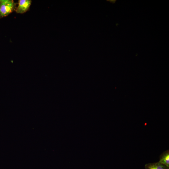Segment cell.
<instances>
[{"label":"cell","instance_id":"obj_4","mask_svg":"<svg viewBox=\"0 0 169 169\" xmlns=\"http://www.w3.org/2000/svg\"><path fill=\"white\" fill-rule=\"evenodd\" d=\"M159 162L169 167V151H166L163 152L160 156Z\"/></svg>","mask_w":169,"mask_h":169},{"label":"cell","instance_id":"obj_2","mask_svg":"<svg viewBox=\"0 0 169 169\" xmlns=\"http://www.w3.org/2000/svg\"><path fill=\"white\" fill-rule=\"evenodd\" d=\"M31 3L30 0H19L18 5L15 9L16 12L20 14L25 13L29 9Z\"/></svg>","mask_w":169,"mask_h":169},{"label":"cell","instance_id":"obj_1","mask_svg":"<svg viewBox=\"0 0 169 169\" xmlns=\"http://www.w3.org/2000/svg\"><path fill=\"white\" fill-rule=\"evenodd\" d=\"M16 5L13 0H0V18L12 13L16 8Z\"/></svg>","mask_w":169,"mask_h":169},{"label":"cell","instance_id":"obj_3","mask_svg":"<svg viewBox=\"0 0 169 169\" xmlns=\"http://www.w3.org/2000/svg\"><path fill=\"white\" fill-rule=\"evenodd\" d=\"M145 167V169H169V167L159 162L146 164Z\"/></svg>","mask_w":169,"mask_h":169}]
</instances>
